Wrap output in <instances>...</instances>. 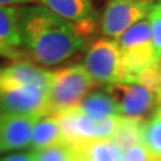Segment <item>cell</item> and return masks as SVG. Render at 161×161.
<instances>
[{"mask_svg":"<svg viewBox=\"0 0 161 161\" xmlns=\"http://www.w3.org/2000/svg\"><path fill=\"white\" fill-rule=\"evenodd\" d=\"M20 12L22 8L0 6V44L12 48L23 44L20 34Z\"/></svg>","mask_w":161,"mask_h":161,"instance_id":"cell-15","label":"cell"},{"mask_svg":"<svg viewBox=\"0 0 161 161\" xmlns=\"http://www.w3.org/2000/svg\"><path fill=\"white\" fill-rule=\"evenodd\" d=\"M83 66L95 83L113 85L126 80L117 40L101 38L89 47Z\"/></svg>","mask_w":161,"mask_h":161,"instance_id":"cell-4","label":"cell"},{"mask_svg":"<svg viewBox=\"0 0 161 161\" xmlns=\"http://www.w3.org/2000/svg\"><path fill=\"white\" fill-rule=\"evenodd\" d=\"M141 144L161 161V103L156 108L152 117L145 119L141 130Z\"/></svg>","mask_w":161,"mask_h":161,"instance_id":"cell-16","label":"cell"},{"mask_svg":"<svg viewBox=\"0 0 161 161\" xmlns=\"http://www.w3.org/2000/svg\"><path fill=\"white\" fill-rule=\"evenodd\" d=\"M75 109L94 121L121 115L117 102L106 92H98L86 95Z\"/></svg>","mask_w":161,"mask_h":161,"instance_id":"cell-13","label":"cell"},{"mask_svg":"<svg viewBox=\"0 0 161 161\" xmlns=\"http://www.w3.org/2000/svg\"><path fill=\"white\" fill-rule=\"evenodd\" d=\"M0 55H3V57H9V58H15V57H16V54H15V50L8 48V47H4L3 44H0Z\"/></svg>","mask_w":161,"mask_h":161,"instance_id":"cell-23","label":"cell"},{"mask_svg":"<svg viewBox=\"0 0 161 161\" xmlns=\"http://www.w3.org/2000/svg\"><path fill=\"white\" fill-rule=\"evenodd\" d=\"M117 42L121 51L122 67L126 74L125 82L136 78L158 59L153 46L152 30L148 18L132 26Z\"/></svg>","mask_w":161,"mask_h":161,"instance_id":"cell-3","label":"cell"},{"mask_svg":"<svg viewBox=\"0 0 161 161\" xmlns=\"http://www.w3.org/2000/svg\"><path fill=\"white\" fill-rule=\"evenodd\" d=\"M60 142H66L60 121L55 114L43 115L35 124L31 147L34 150H40Z\"/></svg>","mask_w":161,"mask_h":161,"instance_id":"cell-12","label":"cell"},{"mask_svg":"<svg viewBox=\"0 0 161 161\" xmlns=\"http://www.w3.org/2000/svg\"><path fill=\"white\" fill-rule=\"evenodd\" d=\"M39 118L40 115L0 112V152L30 147L35 124Z\"/></svg>","mask_w":161,"mask_h":161,"instance_id":"cell-9","label":"cell"},{"mask_svg":"<svg viewBox=\"0 0 161 161\" xmlns=\"http://www.w3.org/2000/svg\"><path fill=\"white\" fill-rule=\"evenodd\" d=\"M55 15L75 23L86 36L94 32L97 12L92 0H36Z\"/></svg>","mask_w":161,"mask_h":161,"instance_id":"cell-10","label":"cell"},{"mask_svg":"<svg viewBox=\"0 0 161 161\" xmlns=\"http://www.w3.org/2000/svg\"><path fill=\"white\" fill-rule=\"evenodd\" d=\"M106 93L117 102L122 117L144 119L145 115L161 103L157 94L136 80L109 85Z\"/></svg>","mask_w":161,"mask_h":161,"instance_id":"cell-7","label":"cell"},{"mask_svg":"<svg viewBox=\"0 0 161 161\" xmlns=\"http://www.w3.org/2000/svg\"><path fill=\"white\" fill-rule=\"evenodd\" d=\"M35 2H36V0H0V6L18 7V6H24V4H31Z\"/></svg>","mask_w":161,"mask_h":161,"instance_id":"cell-22","label":"cell"},{"mask_svg":"<svg viewBox=\"0 0 161 161\" xmlns=\"http://www.w3.org/2000/svg\"><path fill=\"white\" fill-rule=\"evenodd\" d=\"M144 122L145 119L142 118H132L121 115L117 132L114 133L112 140L122 149V152L141 142V130H142Z\"/></svg>","mask_w":161,"mask_h":161,"instance_id":"cell-17","label":"cell"},{"mask_svg":"<svg viewBox=\"0 0 161 161\" xmlns=\"http://www.w3.org/2000/svg\"><path fill=\"white\" fill-rule=\"evenodd\" d=\"M55 115L60 121L64 138L71 145H80L94 140H112L121 121V115L94 121L75 108Z\"/></svg>","mask_w":161,"mask_h":161,"instance_id":"cell-5","label":"cell"},{"mask_svg":"<svg viewBox=\"0 0 161 161\" xmlns=\"http://www.w3.org/2000/svg\"><path fill=\"white\" fill-rule=\"evenodd\" d=\"M148 19L150 23V30H152L154 50L158 57H161V3H153Z\"/></svg>","mask_w":161,"mask_h":161,"instance_id":"cell-19","label":"cell"},{"mask_svg":"<svg viewBox=\"0 0 161 161\" xmlns=\"http://www.w3.org/2000/svg\"><path fill=\"white\" fill-rule=\"evenodd\" d=\"M83 64H75L53 71V82L48 90V114H58L77 108L90 89L94 86Z\"/></svg>","mask_w":161,"mask_h":161,"instance_id":"cell-2","label":"cell"},{"mask_svg":"<svg viewBox=\"0 0 161 161\" xmlns=\"http://www.w3.org/2000/svg\"><path fill=\"white\" fill-rule=\"evenodd\" d=\"M34 158L35 161H78V150L66 141L40 150H34Z\"/></svg>","mask_w":161,"mask_h":161,"instance_id":"cell-18","label":"cell"},{"mask_svg":"<svg viewBox=\"0 0 161 161\" xmlns=\"http://www.w3.org/2000/svg\"><path fill=\"white\" fill-rule=\"evenodd\" d=\"M157 3H161V0H157Z\"/></svg>","mask_w":161,"mask_h":161,"instance_id":"cell-24","label":"cell"},{"mask_svg":"<svg viewBox=\"0 0 161 161\" xmlns=\"http://www.w3.org/2000/svg\"><path fill=\"white\" fill-rule=\"evenodd\" d=\"M0 161H35V158H34V152H30V153L9 154V156H7V157L2 158Z\"/></svg>","mask_w":161,"mask_h":161,"instance_id":"cell-21","label":"cell"},{"mask_svg":"<svg viewBox=\"0 0 161 161\" xmlns=\"http://www.w3.org/2000/svg\"><path fill=\"white\" fill-rule=\"evenodd\" d=\"M53 71H47L32 63L16 62L0 67V85L9 86H38L50 90Z\"/></svg>","mask_w":161,"mask_h":161,"instance_id":"cell-11","label":"cell"},{"mask_svg":"<svg viewBox=\"0 0 161 161\" xmlns=\"http://www.w3.org/2000/svg\"><path fill=\"white\" fill-rule=\"evenodd\" d=\"M122 161H160L144 147L142 144H136L122 152Z\"/></svg>","mask_w":161,"mask_h":161,"instance_id":"cell-20","label":"cell"},{"mask_svg":"<svg viewBox=\"0 0 161 161\" xmlns=\"http://www.w3.org/2000/svg\"><path fill=\"white\" fill-rule=\"evenodd\" d=\"M74 147L78 161H122V149L113 140H94Z\"/></svg>","mask_w":161,"mask_h":161,"instance_id":"cell-14","label":"cell"},{"mask_svg":"<svg viewBox=\"0 0 161 161\" xmlns=\"http://www.w3.org/2000/svg\"><path fill=\"white\" fill-rule=\"evenodd\" d=\"M0 112L47 115L48 90L38 86H9L0 85Z\"/></svg>","mask_w":161,"mask_h":161,"instance_id":"cell-8","label":"cell"},{"mask_svg":"<svg viewBox=\"0 0 161 161\" xmlns=\"http://www.w3.org/2000/svg\"><path fill=\"white\" fill-rule=\"evenodd\" d=\"M152 6V0H109L101 18V31L109 39L118 40L148 16Z\"/></svg>","mask_w":161,"mask_h":161,"instance_id":"cell-6","label":"cell"},{"mask_svg":"<svg viewBox=\"0 0 161 161\" xmlns=\"http://www.w3.org/2000/svg\"><path fill=\"white\" fill-rule=\"evenodd\" d=\"M20 34L32 59L46 66L71 58L85 47L87 39L75 23L40 4L22 8Z\"/></svg>","mask_w":161,"mask_h":161,"instance_id":"cell-1","label":"cell"}]
</instances>
